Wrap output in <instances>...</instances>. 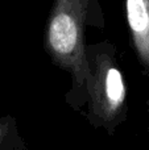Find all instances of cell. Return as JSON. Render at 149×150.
<instances>
[{"mask_svg": "<svg viewBox=\"0 0 149 150\" xmlns=\"http://www.w3.org/2000/svg\"><path fill=\"white\" fill-rule=\"evenodd\" d=\"M104 93L111 108H118L126 99L123 76L118 69H108L104 78Z\"/></svg>", "mask_w": 149, "mask_h": 150, "instance_id": "3957f363", "label": "cell"}, {"mask_svg": "<svg viewBox=\"0 0 149 150\" xmlns=\"http://www.w3.org/2000/svg\"><path fill=\"white\" fill-rule=\"evenodd\" d=\"M124 5L137 52L149 62V0H124Z\"/></svg>", "mask_w": 149, "mask_h": 150, "instance_id": "7a4b0ae2", "label": "cell"}, {"mask_svg": "<svg viewBox=\"0 0 149 150\" xmlns=\"http://www.w3.org/2000/svg\"><path fill=\"white\" fill-rule=\"evenodd\" d=\"M96 0H54L48 24V44L60 57H70L79 52L84 24L98 13Z\"/></svg>", "mask_w": 149, "mask_h": 150, "instance_id": "6da1fadb", "label": "cell"}]
</instances>
